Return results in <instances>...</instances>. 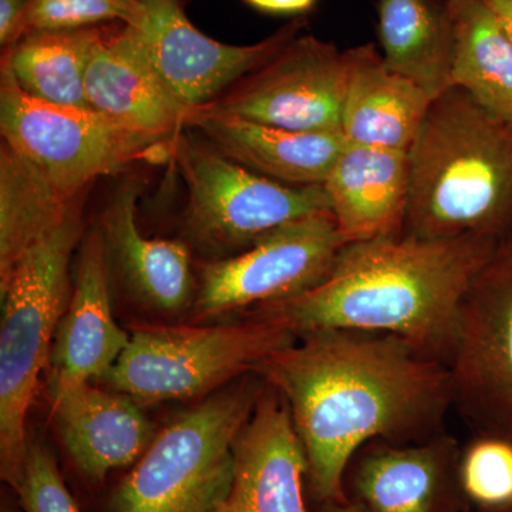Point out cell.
Here are the masks:
<instances>
[{"label": "cell", "instance_id": "cell-1", "mask_svg": "<svg viewBox=\"0 0 512 512\" xmlns=\"http://www.w3.org/2000/svg\"><path fill=\"white\" fill-rule=\"evenodd\" d=\"M256 375L288 404L318 505L348 501L343 477L360 447L429 439L444 431L453 409L447 366L387 333H305Z\"/></svg>", "mask_w": 512, "mask_h": 512}, {"label": "cell", "instance_id": "cell-2", "mask_svg": "<svg viewBox=\"0 0 512 512\" xmlns=\"http://www.w3.org/2000/svg\"><path fill=\"white\" fill-rule=\"evenodd\" d=\"M501 239L403 234L345 244L322 282L249 316L296 336L318 330L387 333L447 366L461 303Z\"/></svg>", "mask_w": 512, "mask_h": 512}, {"label": "cell", "instance_id": "cell-3", "mask_svg": "<svg viewBox=\"0 0 512 512\" xmlns=\"http://www.w3.org/2000/svg\"><path fill=\"white\" fill-rule=\"evenodd\" d=\"M404 234L421 239L512 234V126L450 87L431 101L407 151Z\"/></svg>", "mask_w": 512, "mask_h": 512}, {"label": "cell", "instance_id": "cell-4", "mask_svg": "<svg viewBox=\"0 0 512 512\" xmlns=\"http://www.w3.org/2000/svg\"><path fill=\"white\" fill-rule=\"evenodd\" d=\"M83 232L80 207L0 279V476L13 491L25 471L26 420L72 296L70 262Z\"/></svg>", "mask_w": 512, "mask_h": 512}, {"label": "cell", "instance_id": "cell-5", "mask_svg": "<svg viewBox=\"0 0 512 512\" xmlns=\"http://www.w3.org/2000/svg\"><path fill=\"white\" fill-rule=\"evenodd\" d=\"M262 389L248 375L175 417L121 481L111 512H210L224 504L234 443Z\"/></svg>", "mask_w": 512, "mask_h": 512}, {"label": "cell", "instance_id": "cell-6", "mask_svg": "<svg viewBox=\"0 0 512 512\" xmlns=\"http://www.w3.org/2000/svg\"><path fill=\"white\" fill-rule=\"evenodd\" d=\"M296 339L255 316L218 326H140L99 382L138 404L201 399L237 377L255 375Z\"/></svg>", "mask_w": 512, "mask_h": 512}, {"label": "cell", "instance_id": "cell-7", "mask_svg": "<svg viewBox=\"0 0 512 512\" xmlns=\"http://www.w3.org/2000/svg\"><path fill=\"white\" fill-rule=\"evenodd\" d=\"M0 130L6 144L69 197H79L97 178L137 161L171 158L175 138L138 130L92 109L37 100L20 89L5 67Z\"/></svg>", "mask_w": 512, "mask_h": 512}, {"label": "cell", "instance_id": "cell-8", "mask_svg": "<svg viewBox=\"0 0 512 512\" xmlns=\"http://www.w3.org/2000/svg\"><path fill=\"white\" fill-rule=\"evenodd\" d=\"M171 158L187 185L185 228L192 241L207 251L235 255L276 229L330 212L323 184L276 183L184 130L174 138Z\"/></svg>", "mask_w": 512, "mask_h": 512}, {"label": "cell", "instance_id": "cell-9", "mask_svg": "<svg viewBox=\"0 0 512 512\" xmlns=\"http://www.w3.org/2000/svg\"><path fill=\"white\" fill-rule=\"evenodd\" d=\"M447 369L453 409L473 433L512 440V234L464 296Z\"/></svg>", "mask_w": 512, "mask_h": 512}, {"label": "cell", "instance_id": "cell-10", "mask_svg": "<svg viewBox=\"0 0 512 512\" xmlns=\"http://www.w3.org/2000/svg\"><path fill=\"white\" fill-rule=\"evenodd\" d=\"M349 83L346 50L313 35L296 36L204 113L293 131H340Z\"/></svg>", "mask_w": 512, "mask_h": 512}, {"label": "cell", "instance_id": "cell-11", "mask_svg": "<svg viewBox=\"0 0 512 512\" xmlns=\"http://www.w3.org/2000/svg\"><path fill=\"white\" fill-rule=\"evenodd\" d=\"M343 245L330 212L276 229L245 251L202 268L195 316L215 318L301 295L325 279Z\"/></svg>", "mask_w": 512, "mask_h": 512}, {"label": "cell", "instance_id": "cell-12", "mask_svg": "<svg viewBox=\"0 0 512 512\" xmlns=\"http://www.w3.org/2000/svg\"><path fill=\"white\" fill-rule=\"evenodd\" d=\"M136 26L165 86L188 109L207 106L247 74L271 60L305 26L293 20L254 45H227L204 35L185 15L180 0H141Z\"/></svg>", "mask_w": 512, "mask_h": 512}, {"label": "cell", "instance_id": "cell-13", "mask_svg": "<svg viewBox=\"0 0 512 512\" xmlns=\"http://www.w3.org/2000/svg\"><path fill=\"white\" fill-rule=\"evenodd\" d=\"M461 447L446 430L409 443L369 441L346 467V498L363 512L473 511L461 484Z\"/></svg>", "mask_w": 512, "mask_h": 512}, {"label": "cell", "instance_id": "cell-14", "mask_svg": "<svg viewBox=\"0 0 512 512\" xmlns=\"http://www.w3.org/2000/svg\"><path fill=\"white\" fill-rule=\"evenodd\" d=\"M109 269L99 225L83 239L72 296L53 340L46 369L50 403L74 387L103 379L130 342L113 315Z\"/></svg>", "mask_w": 512, "mask_h": 512}, {"label": "cell", "instance_id": "cell-15", "mask_svg": "<svg viewBox=\"0 0 512 512\" xmlns=\"http://www.w3.org/2000/svg\"><path fill=\"white\" fill-rule=\"evenodd\" d=\"M308 457L284 397L265 384L234 443L228 512H311Z\"/></svg>", "mask_w": 512, "mask_h": 512}, {"label": "cell", "instance_id": "cell-16", "mask_svg": "<svg viewBox=\"0 0 512 512\" xmlns=\"http://www.w3.org/2000/svg\"><path fill=\"white\" fill-rule=\"evenodd\" d=\"M84 93L89 109L161 137L181 133L191 114L158 76L136 26L124 23L94 46Z\"/></svg>", "mask_w": 512, "mask_h": 512}, {"label": "cell", "instance_id": "cell-17", "mask_svg": "<svg viewBox=\"0 0 512 512\" xmlns=\"http://www.w3.org/2000/svg\"><path fill=\"white\" fill-rule=\"evenodd\" d=\"M323 188L345 244L404 234L410 197L407 151L346 141Z\"/></svg>", "mask_w": 512, "mask_h": 512}, {"label": "cell", "instance_id": "cell-18", "mask_svg": "<svg viewBox=\"0 0 512 512\" xmlns=\"http://www.w3.org/2000/svg\"><path fill=\"white\" fill-rule=\"evenodd\" d=\"M136 400L93 383L52 402L53 421L73 463L94 483L137 463L156 437Z\"/></svg>", "mask_w": 512, "mask_h": 512}, {"label": "cell", "instance_id": "cell-19", "mask_svg": "<svg viewBox=\"0 0 512 512\" xmlns=\"http://www.w3.org/2000/svg\"><path fill=\"white\" fill-rule=\"evenodd\" d=\"M185 128L252 173L295 187L325 183L346 144L340 131L286 130L200 110Z\"/></svg>", "mask_w": 512, "mask_h": 512}, {"label": "cell", "instance_id": "cell-20", "mask_svg": "<svg viewBox=\"0 0 512 512\" xmlns=\"http://www.w3.org/2000/svg\"><path fill=\"white\" fill-rule=\"evenodd\" d=\"M349 83L342 134L359 146L409 151L431 106V97L393 72L375 43L346 50Z\"/></svg>", "mask_w": 512, "mask_h": 512}, {"label": "cell", "instance_id": "cell-21", "mask_svg": "<svg viewBox=\"0 0 512 512\" xmlns=\"http://www.w3.org/2000/svg\"><path fill=\"white\" fill-rule=\"evenodd\" d=\"M138 192L136 183L124 184L104 212L100 225L110 264L140 301L157 311H180L195 289L190 249L180 241L141 234Z\"/></svg>", "mask_w": 512, "mask_h": 512}, {"label": "cell", "instance_id": "cell-22", "mask_svg": "<svg viewBox=\"0 0 512 512\" xmlns=\"http://www.w3.org/2000/svg\"><path fill=\"white\" fill-rule=\"evenodd\" d=\"M377 37L393 72L431 99L451 87L456 29L448 0H377Z\"/></svg>", "mask_w": 512, "mask_h": 512}, {"label": "cell", "instance_id": "cell-23", "mask_svg": "<svg viewBox=\"0 0 512 512\" xmlns=\"http://www.w3.org/2000/svg\"><path fill=\"white\" fill-rule=\"evenodd\" d=\"M84 194L69 197L15 148H0V279L30 248L59 228Z\"/></svg>", "mask_w": 512, "mask_h": 512}, {"label": "cell", "instance_id": "cell-24", "mask_svg": "<svg viewBox=\"0 0 512 512\" xmlns=\"http://www.w3.org/2000/svg\"><path fill=\"white\" fill-rule=\"evenodd\" d=\"M106 30V26L32 30L3 50L2 67L37 100L89 109L84 76L94 46Z\"/></svg>", "mask_w": 512, "mask_h": 512}, {"label": "cell", "instance_id": "cell-25", "mask_svg": "<svg viewBox=\"0 0 512 512\" xmlns=\"http://www.w3.org/2000/svg\"><path fill=\"white\" fill-rule=\"evenodd\" d=\"M456 29L451 87L512 126V40L478 0H448Z\"/></svg>", "mask_w": 512, "mask_h": 512}, {"label": "cell", "instance_id": "cell-26", "mask_svg": "<svg viewBox=\"0 0 512 512\" xmlns=\"http://www.w3.org/2000/svg\"><path fill=\"white\" fill-rule=\"evenodd\" d=\"M460 477L473 510L512 505V440L480 436L461 447Z\"/></svg>", "mask_w": 512, "mask_h": 512}, {"label": "cell", "instance_id": "cell-27", "mask_svg": "<svg viewBox=\"0 0 512 512\" xmlns=\"http://www.w3.org/2000/svg\"><path fill=\"white\" fill-rule=\"evenodd\" d=\"M141 16V0H30L28 33L93 28L103 23L134 26Z\"/></svg>", "mask_w": 512, "mask_h": 512}, {"label": "cell", "instance_id": "cell-28", "mask_svg": "<svg viewBox=\"0 0 512 512\" xmlns=\"http://www.w3.org/2000/svg\"><path fill=\"white\" fill-rule=\"evenodd\" d=\"M15 493L25 512H82L55 456L40 443H30L23 478Z\"/></svg>", "mask_w": 512, "mask_h": 512}, {"label": "cell", "instance_id": "cell-29", "mask_svg": "<svg viewBox=\"0 0 512 512\" xmlns=\"http://www.w3.org/2000/svg\"><path fill=\"white\" fill-rule=\"evenodd\" d=\"M30 0H0V46L15 45L28 33Z\"/></svg>", "mask_w": 512, "mask_h": 512}, {"label": "cell", "instance_id": "cell-30", "mask_svg": "<svg viewBox=\"0 0 512 512\" xmlns=\"http://www.w3.org/2000/svg\"><path fill=\"white\" fill-rule=\"evenodd\" d=\"M245 2L262 12L293 15V13H303L311 9L316 0H245Z\"/></svg>", "mask_w": 512, "mask_h": 512}, {"label": "cell", "instance_id": "cell-31", "mask_svg": "<svg viewBox=\"0 0 512 512\" xmlns=\"http://www.w3.org/2000/svg\"><path fill=\"white\" fill-rule=\"evenodd\" d=\"M497 19L512 40V0H478Z\"/></svg>", "mask_w": 512, "mask_h": 512}, {"label": "cell", "instance_id": "cell-32", "mask_svg": "<svg viewBox=\"0 0 512 512\" xmlns=\"http://www.w3.org/2000/svg\"><path fill=\"white\" fill-rule=\"evenodd\" d=\"M316 512H363L360 511L356 505L350 503V501H345V503H332V504H323L318 505V510Z\"/></svg>", "mask_w": 512, "mask_h": 512}, {"label": "cell", "instance_id": "cell-33", "mask_svg": "<svg viewBox=\"0 0 512 512\" xmlns=\"http://www.w3.org/2000/svg\"><path fill=\"white\" fill-rule=\"evenodd\" d=\"M470 512H512V505L503 508H490V510H473Z\"/></svg>", "mask_w": 512, "mask_h": 512}, {"label": "cell", "instance_id": "cell-34", "mask_svg": "<svg viewBox=\"0 0 512 512\" xmlns=\"http://www.w3.org/2000/svg\"><path fill=\"white\" fill-rule=\"evenodd\" d=\"M210 512H228L227 508H225V504L220 505V507L215 508V510H212Z\"/></svg>", "mask_w": 512, "mask_h": 512}, {"label": "cell", "instance_id": "cell-35", "mask_svg": "<svg viewBox=\"0 0 512 512\" xmlns=\"http://www.w3.org/2000/svg\"><path fill=\"white\" fill-rule=\"evenodd\" d=\"M2 512H16L15 510H12V508H3Z\"/></svg>", "mask_w": 512, "mask_h": 512}]
</instances>
